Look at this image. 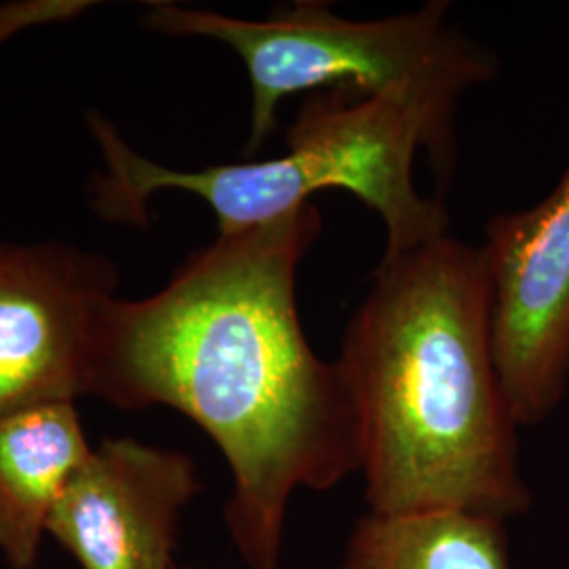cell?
I'll list each match as a JSON object with an SVG mask.
<instances>
[{
	"mask_svg": "<svg viewBox=\"0 0 569 569\" xmlns=\"http://www.w3.org/2000/svg\"><path fill=\"white\" fill-rule=\"evenodd\" d=\"M323 232L306 203L194 251L142 300L114 298L98 329L89 395L121 409L171 407L222 451L226 528L247 569H279L289 502L361 470L342 369L298 312V270Z\"/></svg>",
	"mask_w": 569,
	"mask_h": 569,
	"instance_id": "cell-1",
	"label": "cell"
},
{
	"mask_svg": "<svg viewBox=\"0 0 569 569\" xmlns=\"http://www.w3.org/2000/svg\"><path fill=\"white\" fill-rule=\"evenodd\" d=\"M338 366L359 418L369 512L507 521L529 509L483 247L446 234L382 258Z\"/></svg>",
	"mask_w": 569,
	"mask_h": 569,
	"instance_id": "cell-2",
	"label": "cell"
},
{
	"mask_svg": "<svg viewBox=\"0 0 569 569\" xmlns=\"http://www.w3.org/2000/svg\"><path fill=\"white\" fill-rule=\"evenodd\" d=\"M467 91L422 84L378 96L326 89L308 96L287 131V150L266 161L173 169L146 159L100 112L87 122L106 171L91 180V207L108 222L146 228L150 201L163 190L199 197L218 220V234L272 222L310 203L312 194L345 190L380 216L382 258L401 256L448 234L443 204L413 183L418 150L441 171L451 163L453 119Z\"/></svg>",
	"mask_w": 569,
	"mask_h": 569,
	"instance_id": "cell-3",
	"label": "cell"
},
{
	"mask_svg": "<svg viewBox=\"0 0 569 569\" xmlns=\"http://www.w3.org/2000/svg\"><path fill=\"white\" fill-rule=\"evenodd\" d=\"M448 18L446 0L382 20H348L319 0H296L266 20L152 2L142 23L164 37L224 42L241 58L251 84L244 152L256 154L279 124L281 102L298 93L350 89L378 96L422 84L468 91L491 81L496 56Z\"/></svg>",
	"mask_w": 569,
	"mask_h": 569,
	"instance_id": "cell-4",
	"label": "cell"
},
{
	"mask_svg": "<svg viewBox=\"0 0 569 569\" xmlns=\"http://www.w3.org/2000/svg\"><path fill=\"white\" fill-rule=\"evenodd\" d=\"M119 268L68 243L0 241V420L89 395Z\"/></svg>",
	"mask_w": 569,
	"mask_h": 569,
	"instance_id": "cell-5",
	"label": "cell"
},
{
	"mask_svg": "<svg viewBox=\"0 0 569 569\" xmlns=\"http://www.w3.org/2000/svg\"><path fill=\"white\" fill-rule=\"evenodd\" d=\"M491 348L521 427L561 406L569 385V167L549 197L486 226Z\"/></svg>",
	"mask_w": 569,
	"mask_h": 569,
	"instance_id": "cell-6",
	"label": "cell"
},
{
	"mask_svg": "<svg viewBox=\"0 0 569 569\" xmlns=\"http://www.w3.org/2000/svg\"><path fill=\"white\" fill-rule=\"evenodd\" d=\"M199 489L188 453L106 439L63 489L47 533L82 569H178L180 519Z\"/></svg>",
	"mask_w": 569,
	"mask_h": 569,
	"instance_id": "cell-7",
	"label": "cell"
},
{
	"mask_svg": "<svg viewBox=\"0 0 569 569\" xmlns=\"http://www.w3.org/2000/svg\"><path fill=\"white\" fill-rule=\"evenodd\" d=\"M91 449L70 401L0 420V555L9 568H37L51 512Z\"/></svg>",
	"mask_w": 569,
	"mask_h": 569,
	"instance_id": "cell-8",
	"label": "cell"
},
{
	"mask_svg": "<svg viewBox=\"0 0 569 569\" xmlns=\"http://www.w3.org/2000/svg\"><path fill=\"white\" fill-rule=\"evenodd\" d=\"M507 521L470 512H367L338 569H510Z\"/></svg>",
	"mask_w": 569,
	"mask_h": 569,
	"instance_id": "cell-9",
	"label": "cell"
},
{
	"mask_svg": "<svg viewBox=\"0 0 569 569\" xmlns=\"http://www.w3.org/2000/svg\"><path fill=\"white\" fill-rule=\"evenodd\" d=\"M96 7L84 0H21L0 4V44L13 39L28 28L44 26L53 21L72 20Z\"/></svg>",
	"mask_w": 569,
	"mask_h": 569,
	"instance_id": "cell-10",
	"label": "cell"
},
{
	"mask_svg": "<svg viewBox=\"0 0 569 569\" xmlns=\"http://www.w3.org/2000/svg\"><path fill=\"white\" fill-rule=\"evenodd\" d=\"M178 569H188V568H178Z\"/></svg>",
	"mask_w": 569,
	"mask_h": 569,
	"instance_id": "cell-11",
	"label": "cell"
}]
</instances>
